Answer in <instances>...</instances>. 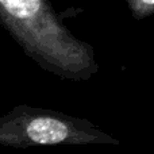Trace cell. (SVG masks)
<instances>
[{
	"label": "cell",
	"mask_w": 154,
	"mask_h": 154,
	"mask_svg": "<svg viewBox=\"0 0 154 154\" xmlns=\"http://www.w3.org/2000/svg\"><path fill=\"white\" fill-rule=\"evenodd\" d=\"M0 24L49 72L82 80L97 70L93 48L72 34L50 0H0Z\"/></svg>",
	"instance_id": "1"
},
{
	"label": "cell",
	"mask_w": 154,
	"mask_h": 154,
	"mask_svg": "<svg viewBox=\"0 0 154 154\" xmlns=\"http://www.w3.org/2000/svg\"><path fill=\"white\" fill-rule=\"evenodd\" d=\"M126 2L137 20L145 19L154 14V0H126Z\"/></svg>",
	"instance_id": "2"
}]
</instances>
